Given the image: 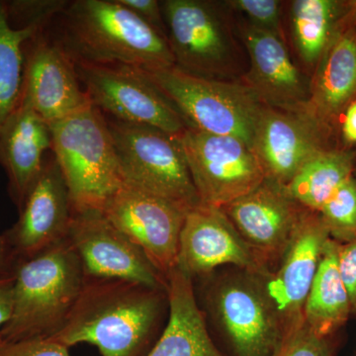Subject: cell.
Masks as SVG:
<instances>
[{"label": "cell", "mask_w": 356, "mask_h": 356, "mask_svg": "<svg viewBox=\"0 0 356 356\" xmlns=\"http://www.w3.org/2000/svg\"><path fill=\"white\" fill-rule=\"evenodd\" d=\"M170 316L168 289L123 280H86L63 329L67 348L96 346L102 356H147Z\"/></svg>", "instance_id": "obj_1"}, {"label": "cell", "mask_w": 356, "mask_h": 356, "mask_svg": "<svg viewBox=\"0 0 356 356\" xmlns=\"http://www.w3.org/2000/svg\"><path fill=\"white\" fill-rule=\"evenodd\" d=\"M74 60L142 70L175 65L168 39L117 0H74L57 18Z\"/></svg>", "instance_id": "obj_2"}, {"label": "cell", "mask_w": 356, "mask_h": 356, "mask_svg": "<svg viewBox=\"0 0 356 356\" xmlns=\"http://www.w3.org/2000/svg\"><path fill=\"white\" fill-rule=\"evenodd\" d=\"M86 283L83 266L69 240L17 262L10 320L3 343L51 339L64 327Z\"/></svg>", "instance_id": "obj_3"}, {"label": "cell", "mask_w": 356, "mask_h": 356, "mask_svg": "<svg viewBox=\"0 0 356 356\" xmlns=\"http://www.w3.org/2000/svg\"><path fill=\"white\" fill-rule=\"evenodd\" d=\"M50 127L72 212L102 211L124 182L106 116L90 102Z\"/></svg>", "instance_id": "obj_4"}, {"label": "cell", "mask_w": 356, "mask_h": 356, "mask_svg": "<svg viewBox=\"0 0 356 356\" xmlns=\"http://www.w3.org/2000/svg\"><path fill=\"white\" fill-rule=\"evenodd\" d=\"M142 70L175 105L188 127L238 138L252 149L264 105L242 81L195 76L175 65Z\"/></svg>", "instance_id": "obj_5"}, {"label": "cell", "mask_w": 356, "mask_h": 356, "mask_svg": "<svg viewBox=\"0 0 356 356\" xmlns=\"http://www.w3.org/2000/svg\"><path fill=\"white\" fill-rule=\"evenodd\" d=\"M161 4L175 67L195 76L235 81L241 50L225 2L163 0Z\"/></svg>", "instance_id": "obj_6"}, {"label": "cell", "mask_w": 356, "mask_h": 356, "mask_svg": "<svg viewBox=\"0 0 356 356\" xmlns=\"http://www.w3.org/2000/svg\"><path fill=\"white\" fill-rule=\"evenodd\" d=\"M106 119L124 182L185 212L200 205L178 138L149 126Z\"/></svg>", "instance_id": "obj_7"}, {"label": "cell", "mask_w": 356, "mask_h": 356, "mask_svg": "<svg viewBox=\"0 0 356 356\" xmlns=\"http://www.w3.org/2000/svg\"><path fill=\"white\" fill-rule=\"evenodd\" d=\"M266 275L236 268L213 280L205 292L208 313L236 356H273L284 337L264 288Z\"/></svg>", "instance_id": "obj_8"}, {"label": "cell", "mask_w": 356, "mask_h": 356, "mask_svg": "<svg viewBox=\"0 0 356 356\" xmlns=\"http://www.w3.org/2000/svg\"><path fill=\"white\" fill-rule=\"evenodd\" d=\"M76 65L89 100L105 116L159 129L175 138L188 128L175 105L139 67L79 60Z\"/></svg>", "instance_id": "obj_9"}, {"label": "cell", "mask_w": 356, "mask_h": 356, "mask_svg": "<svg viewBox=\"0 0 356 356\" xmlns=\"http://www.w3.org/2000/svg\"><path fill=\"white\" fill-rule=\"evenodd\" d=\"M178 140L203 205L224 207L266 179L254 151L238 138L188 127Z\"/></svg>", "instance_id": "obj_10"}, {"label": "cell", "mask_w": 356, "mask_h": 356, "mask_svg": "<svg viewBox=\"0 0 356 356\" xmlns=\"http://www.w3.org/2000/svg\"><path fill=\"white\" fill-rule=\"evenodd\" d=\"M102 212L168 280L177 267L180 234L187 212L127 182L110 196Z\"/></svg>", "instance_id": "obj_11"}, {"label": "cell", "mask_w": 356, "mask_h": 356, "mask_svg": "<svg viewBox=\"0 0 356 356\" xmlns=\"http://www.w3.org/2000/svg\"><path fill=\"white\" fill-rule=\"evenodd\" d=\"M67 240L81 259L86 280H123L168 288L147 255L99 210L72 212Z\"/></svg>", "instance_id": "obj_12"}, {"label": "cell", "mask_w": 356, "mask_h": 356, "mask_svg": "<svg viewBox=\"0 0 356 356\" xmlns=\"http://www.w3.org/2000/svg\"><path fill=\"white\" fill-rule=\"evenodd\" d=\"M20 102L31 107L49 125L90 103L79 81L76 60L48 30L25 43Z\"/></svg>", "instance_id": "obj_13"}, {"label": "cell", "mask_w": 356, "mask_h": 356, "mask_svg": "<svg viewBox=\"0 0 356 356\" xmlns=\"http://www.w3.org/2000/svg\"><path fill=\"white\" fill-rule=\"evenodd\" d=\"M222 210L261 266L273 273L306 209L289 195L285 185L266 178Z\"/></svg>", "instance_id": "obj_14"}, {"label": "cell", "mask_w": 356, "mask_h": 356, "mask_svg": "<svg viewBox=\"0 0 356 356\" xmlns=\"http://www.w3.org/2000/svg\"><path fill=\"white\" fill-rule=\"evenodd\" d=\"M329 238L318 213L306 209L277 267L264 276L267 296L284 336L304 322L307 298Z\"/></svg>", "instance_id": "obj_15"}, {"label": "cell", "mask_w": 356, "mask_h": 356, "mask_svg": "<svg viewBox=\"0 0 356 356\" xmlns=\"http://www.w3.org/2000/svg\"><path fill=\"white\" fill-rule=\"evenodd\" d=\"M19 218L2 234L16 261L31 259L67 240L72 217L65 178L55 156H47L35 184L28 192Z\"/></svg>", "instance_id": "obj_16"}, {"label": "cell", "mask_w": 356, "mask_h": 356, "mask_svg": "<svg viewBox=\"0 0 356 356\" xmlns=\"http://www.w3.org/2000/svg\"><path fill=\"white\" fill-rule=\"evenodd\" d=\"M226 266L270 273L261 266L222 208L200 204L185 215L177 268L193 280Z\"/></svg>", "instance_id": "obj_17"}, {"label": "cell", "mask_w": 356, "mask_h": 356, "mask_svg": "<svg viewBox=\"0 0 356 356\" xmlns=\"http://www.w3.org/2000/svg\"><path fill=\"white\" fill-rule=\"evenodd\" d=\"M241 37L250 62L243 83L264 106L305 114L310 81L295 65L285 39L248 23L241 27Z\"/></svg>", "instance_id": "obj_18"}, {"label": "cell", "mask_w": 356, "mask_h": 356, "mask_svg": "<svg viewBox=\"0 0 356 356\" xmlns=\"http://www.w3.org/2000/svg\"><path fill=\"white\" fill-rule=\"evenodd\" d=\"M325 134L305 114L264 106L255 127L252 149L266 178L287 185L309 159L327 149Z\"/></svg>", "instance_id": "obj_19"}, {"label": "cell", "mask_w": 356, "mask_h": 356, "mask_svg": "<svg viewBox=\"0 0 356 356\" xmlns=\"http://www.w3.org/2000/svg\"><path fill=\"white\" fill-rule=\"evenodd\" d=\"M355 98L356 9L353 2L310 79L305 115L327 132L330 124Z\"/></svg>", "instance_id": "obj_20"}, {"label": "cell", "mask_w": 356, "mask_h": 356, "mask_svg": "<svg viewBox=\"0 0 356 356\" xmlns=\"http://www.w3.org/2000/svg\"><path fill=\"white\" fill-rule=\"evenodd\" d=\"M51 145L50 125L20 102L0 130V165L8 179L9 197L18 211L38 178Z\"/></svg>", "instance_id": "obj_21"}, {"label": "cell", "mask_w": 356, "mask_h": 356, "mask_svg": "<svg viewBox=\"0 0 356 356\" xmlns=\"http://www.w3.org/2000/svg\"><path fill=\"white\" fill-rule=\"evenodd\" d=\"M166 281L168 324L147 356H225L211 339L193 280L177 267Z\"/></svg>", "instance_id": "obj_22"}, {"label": "cell", "mask_w": 356, "mask_h": 356, "mask_svg": "<svg viewBox=\"0 0 356 356\" xmlns=\"http://www.w3.org/2000/svg\"><path fill=\"white\" fill-rule=\"evenodd\" d=\"M339 243L331 238L323 252L305 309L304 323L318 336L331 337L351 314L350 299L339 267Z\"/></svg>", "instance_id": "obj_23"}, {"label": "cell", "mask_w": 356, "mask_h": 356, "mask_svg": "<svg viewBox=\"0 0 356 356\" xmlns=\"http://www.w3.org/2000/svg\"><path fill=\"white\" fill-rule=\"evenodd\" d=\"M351 3L336 0H295L290 4V31L302 62L316 69L325 49L350 13Z\"/></svg>", "instance_id": "obj_24"}, {"label": "cell", "mask_w": 356, "mask_h": 356, "mask_svg": "<svg viewBox=\"0 0 356 356\" xmlns=\"http://www.w3.org/2000/svg\"><path fill=\"white\" fill-rule=\"evenodd\" d=\"M353 153L324 149L309 159L285 187L302 207L318 212L337 189L353 177Z\"/></svg>", "instance_id": "obj_25"}, {"label": "cell", "mask_w": 356, "mask_h": 356, "mask_svg": "<svg viewBox=\"0 0 356 356\" xmlns=\"http://www.w3.org/2000/svg\"><path fill=\"white\" fill-rule=\"evenodd\" d=\"M38 35L32 29H14L0 0V130L19 106L24 72V46Z\"/></svg>", "instance_id": "obj_26"}, {"label": "cell", "mask_w": 356, "mask_h": 356, "mask_svg": "<svg viewBox=\"0 0 356 356\" xmlns=\"http://www.w3.org/2000/svg\"><path fill=\"white\" fill-rule=\"evenodd\" d=\"M318 213L332 240L341 245L355 240L356 178H348Z\"/></svg>", "instance_id": "obj_27"}, {"label": "cell", "mask_w": 356, "mask_h": 356, "mask_svg": "<svg viewBox=\"0 0 356 356\" xmlns=\"http://www.w3.org/2000/svg\"><path fill=\"white\" fill-rule=\"evenodd\" d=\"M6 2L9 23L14 29L46 31L69 1L67 0H11Z\"/></svg>", "instance_id": "obj_28"}, {"label": "cell", "mask_w": 356, "mask_h": 356, "mask_svg": "<svg viewBox=\"0 0 356 356\" xmlns=\"http://www.w3.org/2000/svg\"><path fill=\"white\" fill-rule=\"evenodd\" d=\"M224 2L229 10L243 14L248 24L285 39L282 27L283 2L277 0H228Z\"/></svg>", "instance_id": "obj_29"}, {"label": "cell", "mask_w": 356, "mask_h": 356, "mask_svg": "<svg viewBox=\"0 0 356 356\" xmlns=\"http://www.w3.org/2000/svg\"><path fill=\"white\" fill-rule=\"evenodd\" d=\"M331 339L318 336L305 323L288 332L273 356H332Z\"/></svg>", "instance_id": "obj_30"}, {"label": "cell", "mask_w": 356, "mask_h": 356, "mask_svg": "<svg viewBox=\"0 0 356 356\" xmlns=\"http://www.w3.org/2000/svg\"><path fill=\"white\" fill-rule=\"evenodd\" d=\"M0 356H70L69 348L53 339H31L0 346Z\"/></svg>", "instance_id": "obj_31"}, {"label": "cell", "mask_w": 356, "mask_h": 356, "mask_svg": "<svg viewBox=\"0 0 356 356\" xmlns=\"http://www.w3.org/2000/svg\"><path fill=\"white\" fill-rule=\"evenodd\" d=\"M339 267L350 299L351 314L356 315V238L339 243Z\"/></svg>", "instance_id": "obj_32"}, {"label": "cell", "mask_w": 356, "mask_h": 356, "mask_svg": "<svg viewBox=\"0 0 356 356\" xmlns=\"http://www.w3.org/2000/svg\"><path fill=\"white\" fill-rule=\"evenodd\" d=\"M117 1L136 15L139 16L140 19L152 26L159 34L166 38V27L161 1L158 0H117Z\"/></svg>", "instance_id": "obj_33"}, {"label": "cell", "mask_w": 356, "mask_h": 356, "mask_svg": "<svg viewBox=\"0 0 356 356\" xmlns=\"http://www.w3.org/2000/svg\"><path fill=\"white\" fill-rule=\"evenodd\" d=\"M13 277L0 280V346L3 344L1 331L10 320L13 304Z\"/></svg>", "instance_id": "obj_34"}, {"label": "cell", "mask_w": 356, "mask_h": 356, "mask_svg": "<svg viewBox=\"0 0 356 356\" xmlns=\"http://www.w3.org/2000/svg\"><path fill=\"white\" fill-rule=\"evenodd\" d=\"M16 261L13 250L3 235H0V280L13 277Z\"/></svg>", "instance_id": "obj_35"}, {"label": "cell", "mask_w": 356, "mask_h": 356, "mask_svg": "<svg viewBox=\"0 0 356 356\" xmlns=\"http://www.w3.org/2000/svg\"><path fill=\"white\" fill-rule=\"evenodd\" d=\"M341 130L346 142L356 143V100L344 110Z\"/></svg>", "instance_id": "obj_36"}, {"label": "cell", "mask_w": 356, "mask_h": 356, "mask_svg": "<svg viewBox=\"0 0 356 356\" xmlns=\"http://www.w3.org/2000/svg\"><path fill=\"white\" fill-rule=\"evenodd\" d=\"M355 9H356V2H355Z\"/></svg>", "instance_id": "obj_37"}]
</instances>
